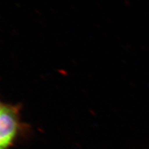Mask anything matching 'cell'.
Segmentation results:
<instances>
[{
    "label": "cell",
    "mask_w": 149,
    "mask_h": 149,
    "mask_svg": "<svg viewBox=\"0 0 149 149\" xmlns=\"http://www.w3.org/2000/svg\"><path fill=\"white\" fill-rule=\"evenodd\" d=\"M18 110L4 105L0 110V149H8L14 142L19 130Z\"/></svg>",
    "instance_id": "cell-1"
},
{
    "label": "cell",
    "mask_w": 149,
    "mask_h": 149,
    "mask_svg": "<svg viewBox=\"0 0 149 149\" xmlns=\"http://www.w3.org/2000/svg\"><path fill=\"white\" fill-rule=\"evenodd\" d=\"M3 104L2 103H1V102H0V110H1V108H2V107H3Z\"/></svg>",
    "instance_id": "cell-2"
}]
</instances>
